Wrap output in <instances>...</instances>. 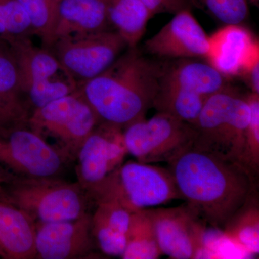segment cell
Instances as JSON below:
<instances>
[{
    "instance_id": "cell-1",
    "label": "cell",
    "mask_w": 259,
    "mask_h": 259,
    "mask_svg": "<svg viewBox=\"0 0 259 259\" xmlns=\"http://www.w3.org/2000/svg\"><path fill=\"white\" fill-rule=\"evenodd\" d=\"M168 164L185 203L205 224L222 231L258 188L246 168L190 146Z\"/></svg>"
},
{
    "instance_id": "cell-2",
    "label": "cell",
    "mask_w": 259,
    "mask_h": 259,
    "mask_svg": "<svg viewBox=\"0 0 259 259\" xmlns=\"http://www.w3.org/2000/svg\"><path fill=\"white\" fill-rule=\"evenodd\" d=\"M158 59L137 47L127 48L105 71L80 85V91L100 122L124 129L146 118L166 64V61Z\"/></svg>"
},
{
    "instance_id": "cell-3",
    "label": "cell",
    "mask_w": 259,
    "mask_h": 259,
    "mask_svg": "<svg viewBox=\"0 0 259 259\" xmlns=\"http://www.w3.org/2000/svg\"><path fill=\"white\" fill-rule=\"evenodd\" d=\"M250 109L245 95L230 86L209 97L194 124L192 147L244 167Z\"/></svg>"
},
{
    "instance_id": "cell-4",
    "label": "cell",
    "mask_w": 259,
    "mask_h": 259,
    "mask_svg": "<svg viewBox=\"0 0 259 259\" xmlns=\"http://www.w3.org/2000/svg\"><path fill=\"white\" fill-rule=\"evenodd\" d=\"M88 193L78 183L57 177L11 178L0 200L26 212L37 223L72 221L88 212Z\"/></svg>"
},
{
    "instance_id": "cell-5",
    "label": "cell",
    "mask_w": 259,
    "mask_h": 259,
    "mask_svg": "<svg viewBox=\"0 0 259 259\" xmlns=\"http://www.w3.org/2000/svg\"><path fill=\"white\" fill-rule=\"evenodd\" d=\"M90 198L114 199L133 212L182 199L168 168L136 160L122 163Z\"/></svg>"
},
{
    "instance_id": "cell-6",
    "label": "cell",
    "mask_w": 259,
    "mask_h": 259,
    "mask_svg": "<svg viewBox=\"0 0 259 259\" xmlns=\"http://www.w3.org/2000/svg\"><path fill=\"white\" fill-rule=\"evenodd\" d=\"M79 88L30 112L27 125L44 139L51 137L59 144L67 158L76 157L83 141L100 123Z\"/></svg>"
},
{
    "instance_id": "cell-7",
    "label": "cell",
    "mask_w": 259,
    "mask_h": 259,
    "mask_svg": "<svg viewBox=\"0 0 259 259\" xmlns=\"http://www.w3.org/2000/svg\"><path fill=\"white\" fill-rule=\"evenodd\" d=\"M66 158L27 122L0 128V168L11 178L57 177Z\"/></svg>"
},
{
    "instance_id": "cell-8",
    "label": "cell",
    "mask_w": 259,
    "mask_h": 259,
    "mask_svg": "<svg viewBox=\"0 0 259 259\" xmlns=\"http://www.w3.org/2000/svg\"><path fill=\"white\" fill-rule=\"evenodd\" d=\"M127 154L141 163H169L192 146L193 125L167 114L157 112L151 119L130 124L122 131Z\"/></svg>"
},
{
    "instance_id": "cell-9",
    "label": "cell",
    "mask_w": 259,
    "mask_h": 259,
    "mask_svg": "<svg viewBox=\"0 0 259 259\" xmlns=\"http://www.w3.org/2000/svg\"><path fill=\"white\" fill-rule=\"evenodd\" d=\"M49 49L80 87L105 71L127 46L115 30H108L58 39Z\"/></svg>"
},
{
    "instance_id": "cell-10",
    "label": "cell",
    "mask_w": 259,
    "mask_h": 259,
    "mask_svg": "<svg viewBox=\"0 0 259 259\" xmlns=\"http://www.w3.org/2000/svg\"><path fill=\"white\" fill-rule=\"evenodd\" d=\"M146 211L162 254L174 259L201 258L204 255L206 224L187 204Z\"/></svg>"
},
{
    "instance_id": "cell-11",
    "label": "cell",
    "mask_w": 259,
    "mask_h": 259,
    "mask_svg": "<svg viewBox=\"0 0 259 259\" xmlns=\"http://www.w3.org/2000/svg\"><path fill=\"white\" fill-rule=\"evenodd\" d=\"M123 129L100 122L76 153L79 184L89 197L124 163Z\"/></svg>"
},
{
    "instance_id": "cell-12",
    "label": "cell",
    "mask_w": 259,
    "mask_h": 259,
    "mask_svg": "<svg viewBox=\"0 0 259 259\" xmlns=\"http://www.w3.org/2000/svg\"><path fill=\"white\" fill-rule=\"evenodd\" d=\"M146 54L157 59H208L211 40L190 9L180 11L144 45Z\"/></svg>"
},
{
    "instance_id": "cell-13",
    "label": "cell",
    "mask_w": 259,
    "mask_h": 259,
    "mask_svg": "<svg viewBox=\"0 0 259 259\" xmlns=\"http://www.w3.org/2000/svg\"><path fill=\"white\" fill-rule=\"evenodd\" d=\"M95 245L89 213L72 221L36 223L37 258H88Z\"/></svg>"
},
{
    "instance_id": "cell-14",
    "label": "cell",
    "mask_w": 259,
    "mask_h": 259,
    "mask_svg": "<svg viewBox=\"0 0 259 259\" xmlns=\"http://www.w3.org/2000/svg\"><path fill=\"white\" fill-rule=\"evenodd\" d=\"M161 85L184 89L206 98L231 86L226 75L198 58L166 60Z\"/></svg>"
},
{
    "instance_id": "cell-15",
    "label": "cell",
    "mask_w": 259,
    "mask_h": 259,
    "mask_svg": "<svg viewBox=\"0 0 259 259\" xmlns=\"http://www.w3.org/2000/svg\"><path fill=\"white\" fill-rule=\"evenodd\" d=\"M113 30L107 17L106 0H59L54 40Z\"/></svg>"
},
{
    "instance_id": "cell-16",
    "label": "cell",
    "mask_w": 259,
    "mask_h": 259,
    "mask_svg": "<svg viewBox=\"0 0 259 259\" xmlns=\"http://www.w3.org/2000/svg\"><path fill=\"white\" fill-rule=\"evenodd\" d=\"M36 222L26 212L0 200V254L6 259L36 258Z\"/></svg>"
},
{
    "instance_id": "cell-17",
    "label": "cell",
    "mask_w": 259,
    "mask_h": 259,
    "mask_svg": "<svg viewBox=\"0 0 259 259\" xmlns=\"http://www.w3.org/2000/svg\"><path fill=\"white\" fill-rule=\"evenodd\" d=\"M7 42L10 44L18 63L22 92L24 88L32 83L68 74L50 49L35 47L30 37Z\"/></svg>"
},
{
    "instance_id": "cell-18",
    "label": "cell",
    "mask_w": 259,
    "mask_h": 259,
    "mask_svg": "<svg viewBox=\"0 0 259 259\" xmlns=\"http://www.w3.org/2000/svg\"><path fill=\"white\" fill-rule=\"evenodd\" d=\"M107 17L127 48L137 47L153 15L141 0H106Z\"/></svg>"
},
{
    "instance_id": "cell-19",
    "label": "cell",
    "mask_w": 259,
    "mask_h": 259,
    "mask_svg": "<svg viewBox=\"0 0 259 259\" xmlns=\"http://www.w3.org/2000/svg\"><path fill=\"white\" fill-rule=\"evenodd\" d=\"M223 236L251 254L259 253V199L256 190L223 226Z\"/></svg>"
},
{
    "instance_id": "cell-20",
    "label": "cell",
    "mask_w": 259,
    "mask_h": 259,
    "mask_svg": "<svg viewBox=\"0 0 259 259\" xmlns=\"http://www.w3.org/2000/svg\"><path fill=\"white\" fill-rule=\"evenodd\" d=\"M0 102L22 120L29 111L21 89L20 71L10 44L0 38Z\"/></svg>"
},
{
    "instance_id": "cell-21",
    "label": "cell",
    "mask_w": 259,
    "mask_h": 259,
    "mask_svg": "<svg viewBox=\"0 0 259 259\" xmlns=\"http://www.w3.org/2000/svg\"><path fill=\"white\" fill-rule=\"evenodd\" d=\"M207 98L174 86L161 85L153 103L158 112L194 125Z\"/></svg>"
},
{
    "instance_id": "cell-22",
    "label": "cell",
    "mask_w": 259,
    "mask_h": 259,
    "mask_svg": "<svg viewBox=\"0 0 259 259\" xmlns=\"http://www.w3.org/2000/svg\"><path fill=\"white\" fill-rule=\"evenodd\" d=\"M163 255L146 209L132 213L123 259H157Z\"/></svg>"
},
{
    "instance_id": "cell-23",
    "label": "cell",
    "mask_w": 259,
    "mask_h": 259,
    "mask_svg": "<svg viewBox=\"0 0 259 259\" xmlns=\"http://www.w3.org/2000/svg\"><path fill=\"white\" fill-rule=\"evenodd\" d=\"M28 15L32 31L49 48L54 40V29L57 15V0H18Z\"/></svg>"
},
{
    "instance_id": "cell-24",
    "label": "cell",
    "mask_w": 259,
    "mask_h": 259,
    "mask_svg": "<svg viewBox=\"0 0 259 259\" xmlns=\"http://www.w3.org/2000/svg\"><path fill=\"white\" fill-rule=\"evenodd\" d=\"M79 88V85L69 74H64L54 79L28 85L23 88V95L25 97L24 99L29 111L30 108L33 111L54 100L74 93Z\"/></svg>"
},
{
    "instance_id": "cell-25",
    "label": "cell",
    "mask_w": 259,
    "mask_h": 259,
    "mask_svg": "<svg viewBox=\"0 0 259 259\" xmlns=\"http://www.w3.org/2000/svg\"><path fill=\"white\" fill-rule=\"evenodd\" d=\"M192 7L202 10L226 25L239 26L249 16L248 0H190Z\"/></svg>"
},
{
    "instance_id": "cell-26",
    "label": "cell",
    "mask_w": 259,
    "mask_h": 259,
    "mask_svg": "<svg viewBox=\"0 0 259 259\" xmlns=\"http://www.w3.org/2000/svg\"><path fill=\"white\" fill-rule=\"evenodd\" d=\"M31 35L30 20L18 0H0V38L11 41Z\"/></svg>"
},
{
    "instance_id": "cell-27",
    "label": "cell",
    "mask_w": 259,
    "mask_h": 259,
    "mask_svg": "<svg viewBox=\"0 0 259 259\" xmlns=\"http://www.w3.org/2000/svg\"><path fill=\"white\" fill-rule=\"evenodd\" d=\"M250 109V117L247 129L246 144L243 165L258 179L259 175V95L250 93L245 95Z\"/></svg>"
},
{
    "instance_id": "cell-28",
    "label": "cell",
    "mask_w": 259,
    "mask_h": 259,
    "mask_svg": "<svg viewBox=\"0 0 259 259\" xmlns=\"http://www.w3.org/2000/svg\"><path fill=\"white\" fill-rule=\"evenodd\" d=\"M92 233L95 244L110 256L122 257L126 247V236L116 231L102 219L92 216Z\"/></svg>"
},
{
    "instance_id": "cell-29",
    "label": "cell",
    "mask_w": 259,
    "mask_h": 259,
    "mask_svg": "<svg viewBox=\"0 0 259 259\" xmlns=\"http://www.w3.org/2000/svg\"><path fill=\"white\" fill-rule=\"evenodd\" d=\"M153 16L161 13L175 15L184 10L192 9L190 0H141Z\"/></svg>"
},
{
    "instance_id": "cell-30",
    "label": "cell",
    "mask_w": 259,
    "mask_h": 259,
    "mask_svg": "<svg viewBox=\"0 0 259 259\" xmlns=\"http://www.w3.org/2000/svg\"><path fill=\"white\" fill-rule=\"evenodd\" d=\"M239 73L244 78L245 82L250 88V93L259 95L258 49L253 52Z\"/></svg>"
},
{
    "instance_id": "cell-31",
    "label": "cell",
    "mask_w": 259,
    "mask_h": 259,
    "mask_svg": "<svg viewBox=\"0 0 259 259\" xmlns=\"http://www.w3.org/2000/svg\"><path fill=\"white\" fill-rule=\"evenodd\" d=\"M20 122H26V121L20 119L0 102V128Z\"/></svg>"
},
{
    "instance_id": "cell-32",
    "label": "cell",
    "mask_w": 259,
    "mask_h": 259,
    "mask_svg": "<svg viewBox=\"0 0 259 259\" xmlns=\"http://www.w3.org/2000/svg\"><path fill=\"white\" fill-rule=\"evenodd\" d=\"M10 179H11V177L9 176L3 168H0V199L3 196L5 186L9 182Z\"/></svg>"
},
{
    "instance_id": "cell-33",
    "label": "cell",
    "mask_w": 259,
    "mask_h": 259,
    "mask_svg": "<svg viewBox=\"0 0 259 259\" xmlns=\"http://www.w3.org/2000/svg\"><path fill=\"white\" fill-rule=\"evenodd\" d=\"M248 2L255 6H258L259 0H248Z\"/></svg>"
},
{
    "instance_id": "cell-34",
    "label": "cell",
    "mask_w": 259,
    "mask_h": 259,
    "mask_svg": "<svg viewBox=\"0 0 259 259\" xmlns=\"http://www.w3.org/2000/svg\"><path fill=\"white\" fill-rule=\"evenodd\" d=\"M0 258H2V255H1V254H0Z\"/></svg>"
},
{
    "instance_id": "cell-35",
    "label": "cell",
    "mask_w": 259,
    "mask_h": 259,
    "mask_svg": "<svg viewBox=\"0 0 259 259\" xmlns=\"http://www.w3.org/2000/svg\"><path fill=\"white\" fill-rule=\"evenodd\" d=\"M57 1H58V2H59V0H57Z\"/></svg>"
}]
</instances>
